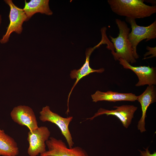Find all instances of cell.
<instances>
[{
	"mask_svg": "<svg viewBox=\"0 0 156 156\" xmlns=\"http://www.w3.org/2000/svg\"><path fill=\"white\" fill-rule=\"evenodd\" d=\"M143 0H108L113 12L126 18L135 19L148 17L156 13V6H150Z\"/></svg>",
	"mask_w": 156,
	"mask_h": 156,
	"instance_id": "6da1fadb",
	"label": "cell"
},
{
	"mask_svg": "<svg viewBox=\"0 0 156 156\" xmlns=\"http://www.w3.org/2000/svg\"><path fill=\"white\" fill-rule=\"evenodd\" d=\"M115 22L119 30L118 36L116 38L109 36L115 49V53L113 55L114 59L116 61L121 58L129 63H135L136 60L128 38L130 28L125 21L116 18Z\"/></svg>",
	"mask_w": 156,
	"mask_h": 156,
	"instance_id": "7a4b0ae2",
	"label": "cell"
},
{
	"mask_svg": "<svg viewBox=\"0 0 156 156\" xmlns=\"http://www.w3.org/2000/svg\"><path fill=\"white\" fill-rule=\"evenodd\" d=\"M126 21L130 24L131 30L128 36L129 40L133 49L134 57L139 58L137 52V47L139 43L146 40V41L155 39L156 38V20L147 26L138 25L135 19L126 18Z\"/></svg>",
	"mask_w": 156,
	"mask_h": 156,
	"instance_id": "3957f363",
	"label": "cell"
},
{
	"mask_svg": "<svg viewBox=\"0 0 156 156\" xmlns=\"http://www.w3.org/2000/svg\"><path fill=\"white\" fill-rule=\"evenodd\" d=\"M102 38L100 42L96 45L93 47L88 48L86 51V59L85 62L83 66L78 70L74 69L71 70L70 76L72 79H76V80L70 92L68 98L67 112H69V102L71 94L79 81L83 77L87 76L92 73L96 72L102 73L105 71L103 68L98 69H94L91 68L90 66L89 61L90 56L94 50L99 47L102 44H106L107 46H109L111 44V42L109 40L105 32L101 33Z\"/></svg>",
	"mask_w": 156,
	"mask_h": 156,
	"instance_id": "277c9868",
	"label": "cell"
},
{
	"mask_svg": "<svg viewBox=\"0 0 156 156\" xmlns=\"http://www.w3.org/2000/svg\"><path fill=\"white\" fill-rule=\"evenodd\" d=\"M39 119L45 122H49L55 124L60 129L62 134L65 138L69 148H72L74 143L69 129V125L72 120L73 116L64 118L53 112L49 106L43 107L39 112Z\"/></svg>",
	"mask_w": 156,
	"mask_h": 156,
	"instance_id": "5b68a950",
	"label": "cell"
},
{
	"mask_svg": "<svg viewBox=\"0 0 156 156\" xmlns=\"http://www.w3.org/2000/svg\"><path fill=\"white\" fill-rule=\"evenodd\" d=\"M51 135L48 128L45 126L38 127L37 129L29 131L27 140L29 147L27 153L29 156H37L46 151V142Z\"/></svg>",
	"mask_w": 156,
	"mask_h": 156,
	"instance_id": "8992f818",
	"label": "cell"
},
{
	"mask_svg": "<svg viewBox=\"0 0 156 156\" xmlns=\"http://www.w3.org/2000/svg\"><path fill=\"white\" fill-rule=\"evenodd\" d=\"M46 145L48 150L40 156H89L81 147L77 146L69 148L62 140L53 137L49 138Z\"/></svg>",
	"mask_w": 156,
	"mask_h": 156,
	"instance_id": "52a82bcc",
	"label": "cell"
},
{
	"mask_svg": "<svg viewBox=\"0 0 156 156\" xmlns=\"http://www.w3.org/2000/svg\"><path fill=\"white\" fill-rule=\"evenodd\" d=\"M4 1L10 7L9 16L10 22L5 34L0 40V42L3 44L9 41L12 32L21 34L23 30V22L27 21V17L23 9L16 6L12 0H5Z\"/></svg>",
	"mask_w": 156,
	"mask_h": 156,
	"instance_id": "ba28073f",
	"label": "cell"
},
{
	"mask_svg": "<svg viewBox=\"0 0 156 156\" xmlns=\"http://www.w3.org/2000/svg\"><path fill=\"white\" fill-rule=\"evenodd\" d=\"M113 107L116 109L109 110L101 108L93 116L86 120H92L96 117L103 114L114 116L119 119L124 127L128 128L131 123L138 107L133 105H126L115 106Z\"/></svg>",
	"mask_w": 156,
	"mask_h": 156,
	"instance_id": "9c48e42d",
	"label": "cell"
},
{
	"mask_svg": "<svg viewBox=\"0 0 156 156\" xmlns=\"http://www.w3.org/2000/svg\"><path fill=\"white\" fill-rule=\"evenodd\" d=\"M12 120L19 125L25 126L29 131H32L38 127L35 113L30 107L19 105L14 107L10 114Z\"/></svg>",
	"mask_w": 156,
	"mask_h": 156,
	"instance_id": "30bf717a",
	"label": "cell"
},
{
	"mask_svg": "<svg viewBox=\"0 0 156 156\" xmlns=\"http://www.w3.org/2000/svg\"><path fill=\"white\" fill-rule=\"evenodd\" d=\"M119 64L126 69L133 71L137 75L138 81L135 84L136 86L147 85L148 86L156 85V69L155 67L149 66H134L124 60L120 58Z\"/></svg>",
	"mask_w": 156,
	"mask_h": 156,
	"instance_id": "8fae6325",
	"label": "cell"
},
{
	"mask_svg": "<svg viewBox=\"0 0 156 156\" xmlns=\"http://www.w3.org/2000/svg\"><path fill=\"white\" fill-rule=\"evenodd\" d=\"M137 100L140 102L142 110V116L138 122L137 128L141 133L146 131L145 118L146 112L149 105L156 101V89L155 85L148 86L141 94L137 96Z\"/></svg>",
	"mask_w": 156,
	"mask_h": 156,
	"instance_id": "7c38bea8",
	"label": "cell"
},
{
	"mask_svg": "<svg viewBox=\"0 0 156 156\" xmlns=\"http://www.w3.org/2000/svg\"><path fill=\"white\" fill-rule=\"evenodd\" d=\"M91 97L92 101L96 103L101 101L112 102L122 101L133 102L137 100V96L131 93H121L111 91L105 92L97 90L91 95Z\"/></svg>",
	"mask_w": 156,
	"mask_h": 156,
	"instance_id": "4fadbf2b",
	"label": "cell"
},
{
	"mask_svg": "<svg viewBox=\"0 0 156 156\" xmlns=\"http://www.w3.org/2000/svg\"><path fill=\"white\" fill-rule=\"evenodd\" d=\"M49 0H31L29 2L25 0L23 10L27 17V21L35 14L40 13L48 15L53 13L49 6Z\"/></svg>",
	"mask_w": 156,
	"mask_h": 156,
	"instance_id": "5bb4252c",
	"label": "cell"
},
{
	"mask_svg": "<svg viewBox=\"0 0 156 156\" xmlns=\"http://www.w3.org/2000/svg\"><path fill=\"white\" fill-rule=\"evenodd\" d=\"M19 153L17 142L13 138L0 129V155L16 156Z\"/></svg>",
	"mask_w": 156,
	"mask_h": 156,
	"instance_id": "9a60e30c",
	"label": "cell"
},
{
	"mask_svg": "<svg viewBox=\"0 0 156 156\" xmlns=\"http://www.w3.org/2000/svg\"><path fill=\"white\" fill-rule=\"evenodd\" d=\"M146 49L149 51L147 52L144 54V58L146 57L147 55L151 54H152V57H156V47H151L147 46L146 47Z\"/></svg>",
	"mask_w": 156,
	"mask_h": 156,
	"instance_id": "2e32d148",
	"label": "cell"
},
{
	"mask_svg": "<svg viewBox=\"0 0 156 156\" xmlns=\"http://www.w3.org/2000/svg\"><path fill=\"white\" fill-rule=\"evenodd\" d=\"M145 151H141L138 150L140 152V156H156V152L154 151L153 154L151 153L150 151L149 150V147H147L146 148H144Z\"/></svg>",
	"mask_w": 156,
	"mask_h": 156,
	"instance_id": "e0dca14e",
	"label": "cell"
},
{
	"mask_svg": "<svg viewBox=\"0 0 156 156\" xmlns=\"http://www.w3.org/2000/svg\"><path fill=\"white\" fill-rule=\"evenodd\" d=\"M1 20H2V18H1V14H0V26L1 22Z\"/></svg>",
	"mask_w": 156,
	"mask_h": 156,
	"instance_id": "ac0fdd59",
	"label": "cell"
},
{
	"mask_svg": "<svg viewBox=\"0 0 156 156\" xmlns=\"http://www.w3.org/2000/svg\"><path fill=\"white\" fill-rule=\"evenodd\" d=\"M107 29L106 28H102L101 29ZM113 47H114V46H113V47L111 49H108L109 50H111V49H112L113 48Z\"/></svg>",
	"mask_w": 156,
	"mask_h": 156,
	"instance_id": "d6986e66",
	"label": "cell"
}]
</instances>
